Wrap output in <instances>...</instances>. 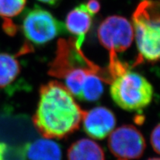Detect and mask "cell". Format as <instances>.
Instances as JSON below:
<instances>
[{
	"label": "cell",
	"mask_w": 160,
	"mask_h": 160,
	"mask_svg": "<svg viewBox=\"0 0 160 160\" xmlns=\"http://www.w3.org/2000/svg\"><path fill=\"white\" fill-rule=\"evenodd\" d=\"M85 111L65 85L50 81L39 89L33 125L44 138L63 139L79 129Z\"/></svg>",
	"instance_id": "obj_1"
},
{
	"label": "cell",
	"mask_w": 160,
	"mask_h": 160,
	"mask_svg": "<svg viewBox=\"0 0 160 160\" xmlns=\"http://www.w3.org/2000/svg\"><path fill=\"white\" fill-rule=\"evenodd\" d=\"M139 55L136 63L160 60V0H143L132 16Z\"/></svg>",
	"instance_id": "obj_2"
},
{
	"label": "cell",
	"mask_w": 160,
	"mask_h": 160,
	"mask_svg": "<svg viewBox=\"0 0 160 160\" xmlns=\"http://www.w3.org/2000/svg\"><path fill=\"white\" fill-rule=\"evenodd\" d=\"M110 93L122 109L141 111L151 104L153 88L145 77L125 68L112 79Z\"/></svg>",
	"instance_id": "obj_3"
},
{
	"label": "cell",
	"mask_w": 160,
	"mask_h": 160,
	"mask_svg": "<svg viewBox=\"0 0 160 160\" xmlns=\"http://www.w3.org/2000/svg\"><path fill=\"white\" fill-rule=\"evenodd\" d=\"M65 26L49 11L36 7L26 13L22 22L24 35L31 42L42 45L65 32Z\"/></svg>",
	"instance_id": "obj_4"
},
{
	"label": "cell",
	"mask_w": 160,
	"mask_h": 160,
	"mask_svg": "<svg viewBox=\"0 0 160 160\" xmlns=\"http://www.w3.org/2000/svg\"><path fill=\"white\" fill-rule=\"evenodd\" d=\"M97 33L100 43L109 51L110 56L128 49L134 37L132 24L120 16L106 18L100 24Z\"/></svg>",
	"instance_id": "obj_5"
},
{
	"label": "cell",
	"mask_w": 160,
	"mask_h": 160,
	"mask_svg": "<svg viewBox=\"0 0 160 160\" xmlns=\"http://www.w3.org/2000/svg\"><path fill=\"white\" fill-rule=\"evenodd\" d=\"M108 137L109 150L117 160H135L143 155L146 142L135 126L122 125Z\"/></svg>",
	"instance_id": "obj_6"
},
{
	"label": "cell",
	"mask_w": 160,
	"mask_h": 160,
	"mask_svg": "<svg viewBox=\"0 0 160 160\" xmlns=\"http://www.w3.org/2000/svg\"><path fill=\"white\" fill-rule=\"evenodd\" d=\"M82 122L87 135L92 139H103L114 130L117 119L113 112L109 108L98 106L85 111Z\"/></svg>",
	"instance_id": "obj_7"
},
{
	"label": "cell",
	"mask_w": 160,
	"mask_h": 160,
	"mask_svg": "<svg viewBox=\"0 0 160 160\" xmlns=\"http://www.w3.org/2000/svg\"><path fill=\"white\" fill-rule=\"evenodd\" d=\"M93 17L86 11L84 4L78 5L68 13L65 20V28L75 36L76 45L81 48L88 32L92 25Z\"/></svg>",
	"instance_id": "obj_8"
},
{
	"label": "cell",
	"mask_w": 160,
	"mask_h": 160,
	"mask_svg": "<svg viewBox=\"0 0 160 160\" xmlns=\"http://www.w3.org/2000/svg\"><path fill=\"white\" fill-rule=\"evenodd\" d=\"M24 160H62L60 146L51 139H39L25 145L22 151Z\"/></svg>",
	"instance_id": "obj_9"
},
{
	"label": "cell",
	"mask_w": 160,
	"mask_h": 160,
	"mask_svg": "<svg viewBox=\"0 0 160 160\" xmlns=\"http://www.w3.org/2000/svg\"><path fill=\"white\" fill-rule=\"evenodd\" d=\"M68 160H105L102 148L93 140L80 139L70 146Z\"/></svg>",
	"instance_id": "obj_10"
},
{
	"label": "cell",
	"mask_w": 160,
	"mask_h": 160,
	"mask_svg": "<svg viewBox=\"0 0 160 160\" xmlns=\"http://www.w3.org/2000/svg\"><path fill=\"white\" fill-rule=\"evenodd\" d=\"M102 71H93L89 73L83 84L79 99L86 102L97 101L102 95Z\"/></svg>",
	"instance_id": "obj_11"
},
{
	"label": "cell",
	"mask_w": 160,
	"mask_h": 160,
	"mask_svg": "<svg viewBox=\"0 0 160 160\" xmlns=\"http://www.w3.org/2000/svg\"><path fill=\"white\" fill-rule=\"evenodd\" d=\"M20 70L17 58L8 53H0V88L13 82L19 74Z\"/></svg>",
	"instance_id": "obj_12"
},
{
	"label": "cell",
	"mask_w": 160,
	"mask_h": 160,
	"mask_svg": "<svg viewBox=\"0 0 160 160\" xmlns=\"http://www.w3.org/2000/svg\"><path fill=\"white\" fill-rule=\"evenodd\" d=\"M27 0H0V17L11 19L21 13Z\"/></svg>",
	"instance_id": "obj_13"
},
{
	"label": "cell",
	"mask_w": 160,
	"mask_h": 160,
	"mask_svg": "<svg viewBox=\"0 0 160 160\" xmlns=\"http://www.w3.org/2000/svg\"><path fill=\"white\" fill-rule=\"evenodd\" d=\"M151 144L154 151L160 154V123L151 132Z\"/></svg>",
	"instance_id": "obj_14"
},
{
	"label": "cell",
	"mask_w": 160,
	"mask_h": 160,
	"mask_svg": "<svg viewBox=\"0 0 160 160\" xmlns=\"http://www.w3.org/2000/svg\"><path fill=\"white\" fill-rule=\"evenodd\" d=\"M86 11L91 14L92 17L98 13L101 8L100 3L97 0H89L87 3H83Z\"/></svg>",
	"instance_id": "obj_15"
},
{
	"label": "cell",
	"mask_w": 160,
	"mask_h": 160,
	"mask_svg": "<svg viewBox=\"0 0 160 160\" xmlns=\"http://www.w3.org/2000/svg\"><path fill=\"white\" fill-rule=\"evenodd\" d=\"M2 27L5 33L10 36H14L17 31V27L10 19H4Z\"/></svg>",
	"instance_id": "obj_16"
},
{
	"label": "cell",
	"mask_w": 160,
	"mask_h": 160,
	"mask_svg": "<svg viewBox=\"0 0 160 160\" xmlns=\"http://www.w3.org/2000/svg\"><path fill=\"white\" fill-rule=\"evenodd\" d=\"M7 153V145L2 142H0V160H5Z\"/></svg>",
	"instance_id": "obj_17"
},
{
	"label": "cell",
	"mask_w": 160,
	"mask_h": 160,
	"mask_svg": "<svg viewBox=\"0 0 160 160\" xmlns=\"http://www.w3.org/2000/svg\"><path fill=\"white\" fill-rule=\"evenodd\" d=\"M38 1L41 2H43L45 4H48V5H55L59 2L60 0H38Z\"/></svg>",
	"instance_id": "obj_18"
},
{
	"label": "cell",
	"mask_w": 160,
	"mask_h": 160,
	"mask_svg": "<svg viewBox=\"0 0 160 160\" xmlns=\"http://www.w3.org/2000/svg\"><path fill=\"white\" fill-rule=\"evenodd\" d=\"M147 160H160V158H157V157H153V158H150V159H147Z\"/></svg>",
	"instance_id": "obj_19"
}]
</instances>
